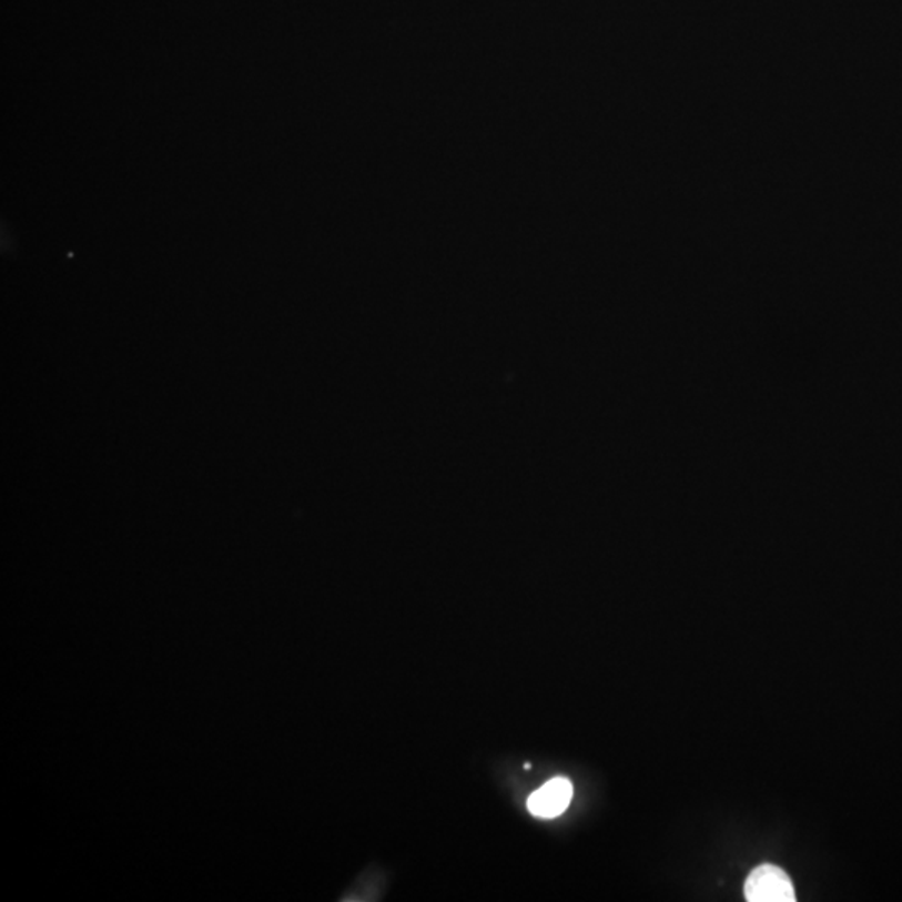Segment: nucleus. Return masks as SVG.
<instances>
[{"label": "nucleus", "mask_w": 902, "mask_h": 902, "mask_svg": "<svg viewBox=\"0 0 902 902\" xmlns=\"http://www.w3.org/2000/svg\"><path fill=\"white\" fill-rule=\"evenodd\" d=\"M574 798V786L568 779L555 778L528 798V811L535 818L554 819L565 812Z\"/></svg>", "instance_id": "obj_2"}, {"label": "nucleus", "mask_w": 902, "mask_h": 902, "mask_svg": "<svg viewBox=\"0 0 902 902\" xmlns=\"http://www.w3.org/2000/svg\"><path fill=\"white\" fill-rule=\"evenodd\" d=\"M743 894L749 902H794L795 891L791 878L778 865L756 868L747 878Z\"/></svg>", "instance_id": "obj_1"}]
</instances>
